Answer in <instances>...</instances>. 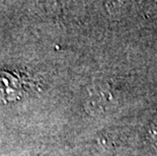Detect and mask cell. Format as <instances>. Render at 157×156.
<instances>
[{
    "label": "cell",
    "instance_id": "obj_1",
    "mask_svg": "<svg viewBox=\"0 0 157 156\" xmlns=\"http://www.w3.org/2000/svg\"><path fill=\"white\" fill-rule=\"evenodd\" d=\"M21 81L11 73L0 72V101L3 102L21 97Z\"/></svg>",
    "mask_w": 157,
    "mask_h": 156
},
{
    "label": "cell",
    "instance_id": "obj_2",
    "mask_svg": "<svg viewBox=\"0 0 157 156\" xmlns=\"http://www.w3.org/2000/svg\"><path fill=\"white\" fill-rule=\"evenodd\" d=\"M150 134L153 139L157 140V119H155L150 126Z\"/></svg>",
    "mask_w": 157,
    "mask_h": 156
}]
</instances>
